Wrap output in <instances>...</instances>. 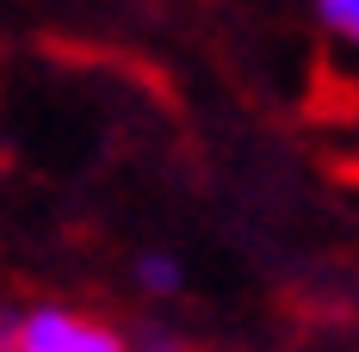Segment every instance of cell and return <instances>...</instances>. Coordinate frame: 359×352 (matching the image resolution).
<instances>
[{
  "mask_svg": "<svg viewBox=\"0 0 359 352\" xmlns=\"http://www.w3.org/2000/svg\"><path fill=\"white\" fill-rule=\"evenodd\" d=\"M143 284H155V290H174V284H180V266H174V260H143Z\"/></svg>",
  "mask_w": 359,
  "mask_h": 352,
  "instance_id": "3957f363",
  "label": "cell"
},
{
  "mask_svg": "<svg viewBox=\"0 0 359 352\" xmlns=\"http://www.w3.org/2000/svg\"><path fill=\"white\" fill-rule=\"evenodd\" d=\"M13 352H124V340L100 328V321H81L69 309H37L25 328H19V340Z\"/></svg>",
  "mask_w": 359,
  "mask_h": 352,
  "instance_id": "6da1fadb",
  "label": "cell"
},
{
  "mask_svg": "<svg viewBox=\"0 0 359 352\" xmlns=\"http://www.w3.org/2000/svg\"><path fill=\"white\" fill-rule=\"evenodd\" d=\"M0 352H13V334H6V328H0Z\"/></svg>",
  "mask_w": 359,
  "mask_h": 352,
  "instance_id": "5b68a950",
  "label": "cell"
},
{
  "mask_svg": "<svg viewBox=\"0 0 359 352\" xmlns=\"http://www.w3.org/2000/svg\"><path fill=\"white\" fill-rule=\"evenodd\" d=\"M149 352H180V346H174V340H155V346H149Z\"/></svg>",
  "mask_w": 359,
  "mask_h": 352,
  "instance_id": "277c9868",
  "label": "cell"
},
{
  "mask_svg": "<svg viewBox=\"0 0 359 352\" xmlns=\"http://www.w3.org/2000/svg\"><path fill=\"white\" fill-rule=\"evenodd\" d=\"M323 19H328L341 37H353V31H359V0H323Z\"/></svg>",
  "mask_w": 359,
  "mask_h": 352,
  "instance_id": "7a4b0ae2",
  "label": "cell"
}]
</instances>
